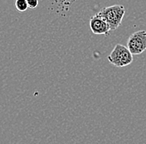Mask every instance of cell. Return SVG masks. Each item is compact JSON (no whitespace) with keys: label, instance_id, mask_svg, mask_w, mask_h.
Wrapping results in <instances>:
<instances>
[{"label":"cell","instance_id":"obj_1","mask_svg":"<svg viewBox=\"0 0 146 144\" xmlns=\"http://www.w3.org/2000/svg\"><path fill=\"white\" fill-rule=\"evenodd\" d=\"M125 13V7L119 4L103 8L98 13V14L105 18L106 21L109 23L111 31H115L119 27Z\"/></svg>","mask_w":146,"mask_h":144},{"label":"cell","instance_id":"obj_2","mask_svg":"<svg viewBox=\"0 0 146 144\" xmlns=\"http://www.w3.org/2000/svg\"><path fill=\"white\" fill-rule=\"evenodd\" d=\"M133 55L127 46L121 44L115 46L114 49L108 55V61L116 67H125L133 62Z\"/></svg>","mask_w":146,"mask_h":144},{"label":"cell","instance_id":"obj_3","mask_svg":"<svg viewBox=\"0 0 146 144\" xmlns=\"http://www.w3.org/2000/svg\"><path fill=\"white\" fill-rule=\"evenodd\" d=\"M128 49L134 55H140L146 51V32L139 30L134 32L127 41Z\"/></svg>","mask_w":146,"mask_h":144},{"label":"cell","instance_id":"obj_4","mask_svg":"<svg viewBox=\"0 0 146 144\" xmlns=\"http://www.w3.org/2000/svg\"><path fill=\"white\" fill-rule=\"evenodd\" d=\"M90 27L91 32L96 35L108 36L110 32L111 31L109 23L98 13L92 16L90 19Z\"/></svg>","mask_w":146,"mask_h":144},{"label":"cell","instance_id":"obj_5","mask_svg":"<svg viewBox=\"0 0 146 144\" xmlns=\"http://www.w3.org/2000/svg\"><path fill=\"white\" fill-rule=\"evenodd\" d=\"M14 6H15V9H17V11L20 13L25 12L28 9V5L26 0H15Z\"/></svg>","mask_w":146,"mask_h":144},{"label":"cell","instance_id":"obj_6","mask_svg":"<svg viewBox=\"0 0 146 144\" xmlns=\"http://www.w3.org/2000/svg\"><path fill=\"white\" fill-rule=\"evenodd\" d=\"M28 5V8L31 9H35L38 6L39 1L38 0H26Z\"/></svg>","mask_w":146,"mask_h":144}]
</instances>
